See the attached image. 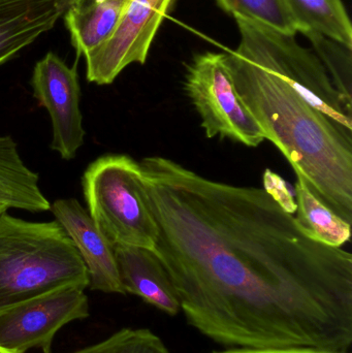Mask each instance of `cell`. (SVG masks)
Here are the masks:
<instances>
[{
  "label": "cell",
  "instance_id": "6",
  "mask_svg": "<svg viewBox=\"0 0 352 353\" xmlns=\"http://www.w3.org/2000/svg\"><path fill=\"white\" fill-rule=\"evenodd\" d=\"M88 316L84 288L72 286L41 294L0 313V347L16 353L34 348L50 353L59 330Z\"/></svg>",
  "mask_w": 352,
  "mask_h": 353
},
{
  "label": "cell",
  "instance_id": "8",
  "mask_svg": "<svg viewBox=\"0 0 352 353\" xmlns=\"http://www.w3.org/2000/svg\"><path fill=\"white\" fill-rule=\"evenodd\" d=\"M78 61L68 66L54 52L35 63L30 84L39 107L49 113L52 123L50 148L63 161H72L84 145L86 132L80 103L82 91Z\"/></svg>",
  "mask_w": 352,
  "mask_h": 353
},
{
  "label": "cell",
  "instance_id": "23",
  "mask_svg": "<svg viewBox=\"0 0 352 353\" xmlns=\"http://www.w3.org/2000/svg\"><path fill=\"white\" fill-rule=\"evenodd\" d=\"M95 1H96V2H103V1H105V0H95Z\"/></svg>",
  "mask_w": 352,
  "mask_h": 353
},
{
  "label": "cell",
  "instance_id": "12",
  "mask_svg": "<svg viewBox=\"0 0 352 353\" xmlns=\"http://www.w3.org/2000/svg\"><path fill=\"white\" fill-rule=\"evenodd\" d=\"M0 205L30 213L51 209V201L39 186V174L23 161L10 136H0Z\"/></svg>",
  "mask_w": 352,
  "mask_h": 353
},
{
  "label": "cell",
  "instance_id": "2",
  "mask_svg": "<svg viewBox=\"0 0 352 353\" xmlns=\"http://www.w3.org/2000/svg\"><path fill=\"white\" fill-rule=\"evenodd\" d=\"M244 105L311 192L352 223V134L339 128L245 46L227 52Z\"/></svg>",
  "mask_w": 352,
  "mask_h": 353
},
{
  "label": "cell",
  "instance_id": "17",
  "mask_svg": "<svg viewBox=\"0 0 352 353\" xmlns=\"http://www.w3.org/2000/svg\"><path fill=\"white\" fill-rule=\"evenodd\" d=\"M343 99L352 105L351 48L318 33H305Z\"/></svg>",
  "mask_w": 352,
  "mask_h": 353
},
{
  "label": "cell",
  "instance_id": "22",
  "mask_svg": "<svg viewBox=\"0 0 352 353\" xmlns=\"http://www.w3.org/2000/svg\"><path fill=\"white\" fill-rule=\"evenodd\" d=\"M8 210V208L3 207V205H0V213H2L3 211H6Z\"/></svg>",
  "mask_w": 352,
  "mask_h": 353
},
{
  "label": "cell",
  "instance_id": "7",
  "mask_svg": "<svg viewBox=\"0 0 352 353\" xmlns=\"http://www.w3.org/2000/svg\"><path fill=\"white\" fill-rule=\"evenodd\" d=\"M175 0H125L111 37L85 56L86 78L111 85L127 66L144 64L157 31Z\"/></svg>",
  "mask_w": 352,
  "mask_h": 353
},
{
  "label": "cell",
  "instance_id": "9",
  "mask_svg": "<svg viewBox=\"0 0 352 353\" xmlns=\"http://www.w3.org/2000/svg\"><path fill=\"white\" fill-rule=\"evenodd\" d=\"M50 211L80 254L88 273V288L105 294H125L114 246L93 221L88 210L78 199H60L51 203Z\"/></svg>",
  "mask_w": 352,
  "mask_h": 353
},
{
  "label": "cell",
  "instance_id": "19",
  "mask_svg": "<svg viewBox=\"0 0 352 353\" xmlns=\"http://www.w3.org/2000/svg\"><path fill=\"white\" fill-rule=\"evenodd\" d=\"M262 189L278 203L283 211L295 215L298 209L297 201H295L291 187L282 176L267 169L262 176Z\"/></svg>",
  "mask_w": 352,
  "mask_h": 353
},
{
  "label": "cell",
  "instance_id": "10",
  "mask_svg": "<svg viewBox=\"0 0 352 353\" xmlns=\"http://www.w3.org/2000/svg\"><path fill=\"white\" fill-rule=\"evenodd\" d=\"M114 251L125 294L138 296L169 316L181 312L173 281L153 249L116 245Z\"/></svg>",
  "mask_w": 352,
  "mask_h": 353
},
{
  "label": "cell",
  "instance_id": "14",
  "mask_svg": "<svg viewBox=\"0 0 352 353\" xmlns=\"http://www.w3.org/2000/svg\"><path fill=\"white\" fill-rule=\"evenodd\" d=\"M297 32L318 33L352 49V26L342 0H283Z\"/></svg>",
  "mask_w": 352,
  "mask_h": 353
},
{
  "label": "cell",
  "instance_id": "5",
  "mask_svg": "<svg viewBox=\"0 0 352 353\" xmlns=\"http://www.w3.org/2000/svg\"><path fill=\"white\" fill-rule=\"evenodd\" d=\"M184 89L209 139H231L258 147L266 134L244 105L227 65L225 53L205 52L186 68Z\"/></svg>",
  "mask_w": 352,
  "mask_h": 353
},
{
  "label": "cell",
  "instance_id": "11",
  "mask_svg": "<svg viewBox=\"0 0 352 353\" xmlns=\"http://www.w3.org/2000/svg\"><path fill=\"white\" fill-rule=\"evenodd\" d=\"M74 0H0V66L55 27Z\"/></svg>",
  "mask_w": 352,
  "mask_h": 353
},
{
  "label": "cell",
  "instance_id": "3",
  "mask_svg": "<svg viewBox=\"0 0 352 353\" xmlns=\"http://www.w3.org/2000/svg\"><path fill=\"white\" fill-rule=\"evenodd\" d=\"M86 267L56 220L0 213V313L64 288H88Z\"/></svg>",
  "mask_w": 352,
  "mask_h": 353
},
{
  "label": "cell",
  "instance_id": "4",
  "mask_svg": "<svg viewBox=\"0 0 352 353\" xmlns=\"http://www.w3.org/2000/svg\"><path fill=\"white\" fill-rule=\"evenodd\" d=\"M82 186L91 218L113 246L154 249L158 230L140 163L125 154L103 155L87 167Z\"/></svg>",
  "mask_w": 352,
  "mask_h": 353
},
{
  "label": "cell",
  "instance_id": "1",
  "mask_svg": "<svg viewBox=\"0 0 352 353\" xmlns=\"http://www.w3.org/2000/svg\"><path fill=\"white\" fill-rule=\"evenodd\" d=\"M154 252L192 327L231 348L351 353L352 255L306 236L262 188L140 161Z\"/></svg>",
  "mask_w": 352,
  "mask_h": 353
},
{
  "label": "cell",
  "instance_id": "18",
  "mask_svg": "<svg viewBox=\"0 0 352 353\" xmlns=\"http://www.w3.org/2000/svg\"><path fill=\"white\" fill-rule=\"evenodd\" d=\"M70 353H172L148 329H122L99 343Z\"/></svg>",
  "mask_w": 352,
  "mask_h": 353
},
{
  "label": "cell",
  "instance_id": "21",
  "mask_svg": "<svg viewBox=\"0 0 352 353\" xmlns=\"http://www.w3.org/2000/svg\"><path fill=\"white\" fill-rule=\"evenodd\" d=\"M0 353H16L10 352V350H3V348L0 347Z\"/></svg>",
  "mask_w": 352,
  "mask_h": 353
},
{
  "label": "cell",
  "instance_id": "20",
  "mask_svg": "<svg viewBox=\"0 0 352 353\" xmlns=\"http://www.w3.org/2000/svg\"><path fill=\"white\" fill-rule=\"evenodd\" d=\"M212 353H335L310 348H231Z\"/></svg>",
  "mask_w": 352,
  "mask_h": 353
},
{
  "label": "cell",
  "instance_id": "16",
  "mask_svg": "<svg viewBox=\"0 0 352 353\" xmlns=\"http://www.w3.org/2000/svg\"><path fill=\"white\" fill-rule=\"evenodd\" d=\"M221 10L237 20L248 21L287 33L297 34L283 0H215Z\"/></svg>",
  "mask_w": 352,
  "mask_h": 353
},
{
  "label": "cell",
  "instance_id": "13",
  "mask_svg": "<svg viewBox=\"0 0 352 353\" xmlns=\"http://www.w3.org/2000/svg\"><path fill=\"white\" fill-rule=\"evenodd\" d=\"M125 0H74L63 19L76 59L103 45L117 26Z\"/></svg>",
  "mask_w": 352,
  "mask_h": 353
},
{
  "label": "cell",
  "instance_id": "15",
  "mask_svg": "<svg viewBox=\"0 0 352 353\" xmlns=\"http://www.w3.org/2000/svg\"><path fill=\"white\" fill-rule=\"evenodd\" d=\"M298 209L295 219L300 230L316 242L341 248L351 236V223L342 219L313 194L305 181L296 183Z\"/></svg>",
  "mask_w": 352,
  "mask_h": 353
}]
</instances>
